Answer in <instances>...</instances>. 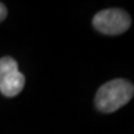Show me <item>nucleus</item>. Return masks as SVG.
I'll use <instances>...</instances> for the list:
<instances>
[{
  "instance_id": "nucleus-1",
  "label": "nucleus",
  "mask_w": 134,
  "mask_h": 134,
  "mask_svg": "<svg viewBox=\"0 0 134 134\" xmlns=\"http://www.w3.org/2000/svg\"><path fill=\"white\" fill-rule=\"evenodd\" d=\"M134 86L126 79L117 78L99 87L95 96V105L103 113H113L132 99Z\"/></svg>"
},
{
  "instance_id": "nucleus-2",
  "label": "nucleus",
  "mask_w": 134,
  "mask_h": 134,
  "mask_svg": "<svg viewBox=\"0 0 134 134\" xmlns=\"http://www.w3.org/2000/svg\"><path fill=\"white\" fill-rule=\"evenodd\" d=\"M93 26L104 35H121L131 26V17L126 11L119 8L105 9L94 16Z\"/></svg>"
},
{
  "instance_id": "nucleus-3",
  "label": "nucleus",
  "mask_w": 134,
  "mask_h": 134,
  "mask_svg": "<svg viewBox=\"0 0 134 134\" xmlns=\"http://www.w3.org/2000/svg\"><path fill=\"white\" fill-rule=\"evenodd\" d=\"M25 76L19 72L18 64L12 57L0 58V92L7 97L17 96L24 90Z\"/></svg>"
},
{
  "instance_id": "nucleus-4",
  "label": "nucleus",
  "mask_w": 134,
  "mask_h": 134,
  "mask_svg": "<svg viewBox=\"0 0 134 134\" xmlns=\"http://www.w3.org/2000/svg\"><path fill=\"white\" fill-rule=\"evenodd\" d=\"M7 8L6 6L3 5L2 2H0V23L2 21V20H5L6 19V17H7Z\"/></svg>"
}]
</instances>
